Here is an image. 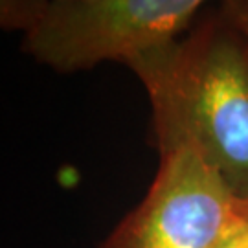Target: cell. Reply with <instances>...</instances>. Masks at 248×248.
Returning a JSON list of instances; mask_svg holds the SVG:
<instances>
[{
	"mask_svg": "<svg viewBox=\"0 0 248 248\" xmlns=\"http://www.w3.org/2000/svg\"><path fill=\"white\" fill-rule=\"evenodd\" d=\"M245 224L241 201L191 147L160 153L147 195L99 248H219Z\"/></svg>",
	"mask_w": 248,
	"mask_h": 248,
	"instance_id": "3957f363",
	"label": "cell"
},
{
	"mask_svg": "<svg viewBox=\"0 0 248 248\" xmlns=\"http://www.w3.org/2000/svg\"><path fill=\"white\" fill-rule=\"evenodd\" d=\"M52 4L53 0H0V26L26 35L45 20Z\"/></svg>",
	"mask_w": 248,
	"mask_h": 248,
	"instance_id": "277c9868",
	"label": "cell"
},
{
	"mask_svg": "<svg viewBox=\"0 0 248 248\" xmlns=\"http://www.w3.org/2000/svg\"><path fill=\"white\" fill-rule=\"evenodd\" d=\"M219 248H248V222L241 224Z\"/></svg>",
	"mask_w": 248,
	"mask_h": 248,
	"instance_id": "8992f818",
	"label": "cell"
},
{
	"mask_svg": "<svg viewBox=\"0 0 248 248\" xmlns=\"http://www.w3.org/2000/svg\"><path fill=\"white\" fill-rule=\"evenodd\" d=\"M147 90L160 153L191 147L248 201V39L221 8L127 62Z\"/></svg>",
	"mask_w": 248,
	"mask_h": 248,
	"instance_id": "6da1fadb",
	"label": "cell"
},
{
	"mask_svg": "<svg viewBox=\"0 0 248 248\" xmlns=\"http://www.w3.org/2000/svg\"><path fill=\"white\" fill-rule=\"evenodd\" d=\"M210 0L53 2L45 20L22 39V52L55 72L90 70L186 33Z\"/></svg>",
	"mask_w": 248,
	"mask_h": 248,
	"instance_id": "7a4b0ae2",
	"label": "cell"
},
{
	"mask_svg": "<svg viewBox=\"0 0 248 248\" xmlns=\"http://www.w3.org/2000/svg\"><path fill=\"white\" fill-rule=\"evenodd\" d=\"M219 8L248 39V0H219Z\"/></svg>",
	"mask_w": 248,
	"mask_h": 248,
	"instance_id": "5b68a950",
	"label": "cell"
},
{
	"mask_svg": "<svg viewBox=\"0 0 248 248\" xmlns=\"http://www.w3.org/2000/svg\"><path fill=\"white\" fill-rule=\"evenodd\" d=\"M53 2H83V0H53Z\"/></svg>",
	"mask_w": 248,
	"mask_h": 248,
	"instance_id": "ba28073f",
	"label": "cell"
},
{
	"mask_svg": "<svg viewBox=\"0 0 248 248\" xmlns=\"http://www.w3.org/2000/svg\"><path fill=\"white\" fill-rule=\"evenodd\" d=\"M241 208H243V217H245V221L248 222V201L247 202H241Z\"/></svg>",
	"mask_w": 248,
	"mask_h": 248,
	"instance_id": "52a82bcc",
	"label": "cell"
}]
</instances>
